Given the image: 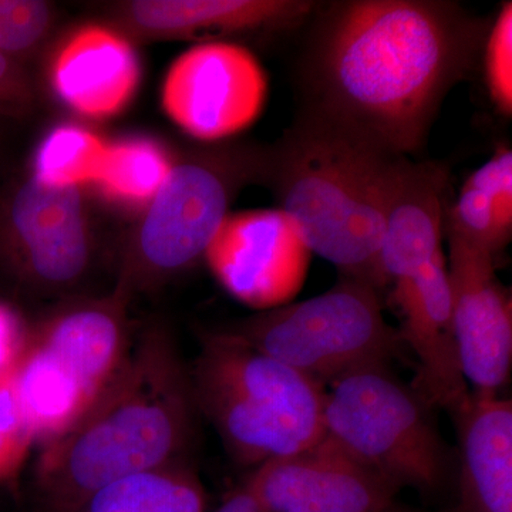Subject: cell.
Listing matches in <instances>:
<instances>
[{"mask_svg":"<svg viewBox=\"0 0 512 512\" xmlns=\"http://www.w3.org/2000/svg\"><path fill=\"white\" fill-rule=\"evenodd\" d=\"M35 444L13 373L0 375V483L18 476Z\"/></svg>","mask_w":512,"mask_h":512,"instance_id":"cell-24","label":"cell"},{"mask_svg":"<svg viewBox=\"0 0 512 512\" xmlns=\"http://www.w3.org/2000/svg\"><path fill=\"white\" fill-rule=\"evenodd\" d=\"M28 338L29 330L18 313L0 302V375L15 372Z\"/></svg>","mask_w":512,"mask_h":512,"instance_id":"cell-26","label":"cell"},{"mask_svg":"<svg viewBox=\"0 0 512 512\" xmlns=\"http://www.w3.org/2000/svg\"><path fill=\"white\" fill-rule=\"evenodd\" d=\"M490 22L451 0L319 3L298 64L302 111L413 156L448 93L476 72Z\"/></svg>","mask_w":512,"mask_h":512,"instance_id":"cell-1","label":"cell"},{"mask_svg":"<svg viewBox=\"0 0 512 512\" xmlns=\"http://www.w3.org/2000/svg\"><path fill=\"white\" fill-rule=\"evenodd\" d=\"M447 265L461 369L474 393L498 394L511 373V293L495 274V258L456 235Z\"/></svg>","mask_w":512,"mask_h":512,"instance_id":"cell-12","label":"cell"},{"mask_svg":"<svg viewBox=\"0 0 512 512\" xmlns=\"http://www.w3.org/2000/svg\"><path fill=\"white\" fill-rule=\"evenodd\" d=\"M126 293L83 302L29 330L13 372L23 413L40 447L53 443L92 410L130 350Z\"/></svg>","mask_w":512,"mask_h":512,"instance_id":"cell-5","label":"cell"},{"mask_svg":"<svg viewBox=\"0 0 512 512\" xmlns=\"http://www.w3.org/2000/svg\"><path fill=\"white\" fill-rule=\"evenodd\" d=\"M402 158L301 111L269 148L265 180L309 251L380 291L384 214Z\"/></svg>","mask_w":512,"mask_h":512,"instance_id":"cell-3","label":"cell"},{"mask_svg":"<svg viewBox=\"0 0 512 512\" xmlns=\"http://www.w3.org/2000/svg\"><path fill=\"white\" fill-rule=\"evenodd\" d=\"M447 234L483 249L494 258L512 237V151L500 147L467 178L448 207Z\"/></svg>","mask_w":512,"mask_h":512,"instance_id":"cell-19","label":"cell"},{"mask_svg":"<svg viewBox=\"0 0 512 512\" xmlns=\"http://www.w3.org/2000/svg\"><path fill=\"white\" fill-rule=\"evenodd\" d=\"M20 272L46 291L82 281L93 259L82 187H59L29 178L10 208Z\"/></svg>","mask_w":512,"mask_h":512,"instance_id":"cell-13","label":"cell"},{"mask_svg":"<svg viewBox=\"0 0 512 512\" xmlns=\"http://www.w3.org/2000/svg\"><path fill=\"white\" fill-rule=\"evenodd\" d=\"M484 83L495 110L511 119L512 114V3L504 2L491 19L480 62Z\"/></svg>","mask_w":512,"mask_h":512,"instance_id":"cell-23","label":"cell"},{"mask_svg":"<svg viewBox=\"0 0 512 512\" xmlns=\"http://www.w3.org/2000/svg\"><path fill=\"white\" fill-rule=\"evenodd\" d=\"M268 150L218 151L173 165L148 202L120 291L163 281L205 256L235 191L249 178H266Z\"/></svg>","mask_w":512,"mask_h":512,"instance_id":"cell-8","label":"cell"},{"mask_svg":"<svg viewBox=\"0 0 512 512\" xmlns=\"http://www.w3.org/2000/svg\"><path fill=\"white\" fill-rule=\"evenodd\" d=\"M192 392L232 456L261 466L325 436L323 384L220 333L202 340Z\"/></svg>","mask_w":512,"mask_h":512,"instance_id":"cell-4","label":"cell"},{"mask_svg":"<svg viewBox=\"0 0 512 512\" xmlns=\"http://www.w3.org/2000/svg\"><path fill=\"white\" fill-rule=\"evenodd\" d=\"M450 173L436 161L403 157L384 214L379 275L383 286L409 278L441 251Z\"/></svg>","mask_w":512,"mask_h":512,"instance_id":"cell-15","label":"cell"},{"mask_svg":"<svg viewBox=\"0 0 512 512\" xmlns=\"http://www.w3.org/2000/svg\"><path fill=\"white\" fill-rule=\"evenodd\" d=\"M311 254L284 212L252 210L225 217L205 259L225 291L264 312L298 295Z\"/></svg>","mask_w":512,"mask_h":512,"instance_id":"cell-10","label":"cell"},{"mask_svg":"<svg viewBox=\"0 0 512 512\" xmlns=\"http://www.w3.org/2000/svg\"><path fill=\"white\" fill-rule=\"evenodd\" d=\"M163 147L146 138H131L109 144L96 184L113 200L126 204H147L170 174Z\"/></svg>","mask_w":512,"mask_h":512,"instance_id":"cell-21","label":"cell"},{"mask_svg":"<svg viewBox=\"0 0 512 512\" xmlns=\"http://www.w3.org/2000/svg\"><path fill=\"white\" fill-rule=\"evenodd\" d=\"M215 512H262V510L244 485L231 497H228L227 501Z\"/></svg>","mask_w":512,"mask_h":512,"instance_id":"cell-28","label":"cell"},{"mask_svg":"<svg viewBox=\"0 0 512 512\" xmlns=\"http://www.w3.org/2000/svg\"><path fill=\"white\" fill-rule=\"evenodd\" d=\"M461 443V511L512 512V403L471 392L454 414Z\"/></svg>","mask_w":512,"mask_h":512,"instance_id":"cell-18","label":"cell"},{"mask_svg":"<svg viewBox=\"0 0 512 512\" xmlns=\"http://www.w3.org/2000/svg\"><path fill=\"white\" fill-rule=\"evenodd\" d=\"M245 487L262 512H383L397 488L329 436L256 467Z\"/></svg>","mask_w":512,"mask_h":512,"instance_id":"cell-11","label":"cell"},{"mask_svg":"<svg viewBox=\"0 0 512 512\" xmlns=\"http://www.w3.org/2000/svg\"><path fill=\"white\" fill-rule=\"evenodd\" d=\"M76 512H207V494L185 461L120 478Z\"/></svg>","mask_w":512,"mask_h":512,"instance_id":"cell-20","label":"cell"},{"mask_svg":"<svg viewBox=\"0 0 512 512\" xmlns=\"http://www.w3.org/2000/svg\"><path fill=\"white\" fill-rule=\"evenodd\" d=\"M190 370L163 325L136 339L120 372L69 433L42 447L39 512H76L120 478L184 461L195 429Z\"/></svg>","mask_w":512,"mask_h":512,"instance_id":"cell-2","label":"cell"},{"mask_svg":"<svg viewBox=\"0 0 512 512\" xmlns=\"http://www.w3.org/2000/svg\"><path fill=\"white\" fill-rule=\"evenodd\" d=\"M383 512H413V511L394 510L393 507H390V508H387V510L383 511ZM458 512H460V511H458Z\"/></svg>","mask_w":512,"mask_h":512,"instance_id":"cell-29","label":"cell"},{"mask_svg":"<svg viewBox=\"0 0 512 512\" xmlns=\"http://www.w3.org/2000/svg\"><path fill=\"white\" fill-rule=\"evenodd\" d=\"M107 148L109 144L86 128L57 127L37 148L33 175L43 183L59 187L96 183Z\"/></svg>","mask_w":512,"mask_h":512,"instance_id":"cell-22","label":"cell"},{"mask_svg":"<svg viewBox=\"0 0 512 512\" xmlns=\"http://www.w3.org/2000/svg\"><path fill=\"white\" fill-rule=\"evenodd\" d=\"M416 392L386 367L340 377L326 392L325 433L399 490H437L450 466L446 443Z\"/></svg>","mask_w":512,"mask_h":512,"instance_id":"cell-7","label":"cell"},{"mask_svg":"<svg viewBox=\"0 0 512 512\" xmlns=\"http://www.w3.org/2000/svg\"><path fill=\"white\" fill-rule=\"evenodd\" d=\"M49 3L37 0H0V52L25 55L35 49L52 23Z\"/></svg>","mask_w":512,"mask_h":512,"instance_id":"cell-25","label":"cell"},{"mask_svg":"<svg viewBox=\"0 0 512 512\" xmlns=\"http://www.w3.org/2000/svg\"><path fill=\"white\" fill-rule=\"evenodd\" d=\"M318 5L312 0H138L124 8V19L150 36H274L306 26Z\"/></svg>","mask_w":512,"mask_h":512,"instance_id":"cell-16","label":"cell"},{"mask_svg":"<svg viewBox=\"0 0 512 512\" xmlns=\"http://www.w3.org/2000/svg\"><path fill=\"white\" fill-rule=\"evenodd\" d=\"M30 101L32 93L25 74L0 52V113L16 116L28 109Z\"/></svg>","mask_w":512,"mask_h":512,"instance_id":"cell-27","label":"cell"},{"mask_svg":"<svg viewBox=\"0 0 512 512\" xmlns=\"http://www.w3.org/2000/svg\"><path fill=\"white\" fill-rule=\"evenodd\" d=\"M218 333L320 384L386 367L403 346L399 329L384 318L379 291L350 278L315 298L269 309Z\"/></svg>","mask_w":512,"mask_h":512,"instance_id":"cell-6","label":"cell"},{"mask_svg":"<svg viewBox=\"0 0 512 512\" xmlns=\"http://www.w3.org/2000/svg\"><path fill=\"white\" fill-rule=\"evenodd\" d=\"M140 77L136 50L103 26L76 30L56 53L50 74L57 96L92 119L120 113L136 94Z\"/></svg>","mask_w":512,"mask_h":512,"instance_id":"cell-17","label":"cell"},{"mask_svg":"<svg viewBox=\"0 0 512 512\" xmlns=\"http://www.w3.org/2000/svg\"><path fill=\"white\" fill-rule=\"evenodd\" d=\"M268 80L256 57L237 43L207 42L171 64L163 107L181 130L202 141L224 140L261 116Z\"/></svg>","mask_w":512,"mask_h":512,"instance_id":"cell-9","label":"cell"},{"mask_svg":"<svg viewBox=\"0 0 512 512\" xmlns=\"http://www.w3.org/2000/svg\"><path fill=\"white\" fill-rule=\"evenodd\" d=\"M393 285V302L402 316L400 336L419 359L416 393L429 407L460 412L471 392L461 369L443 251L417 274Z\"/></svg>","mask_w":512,"mask_h":512,"instance_id":"cell-14","label":"cell"}]
</instances>
